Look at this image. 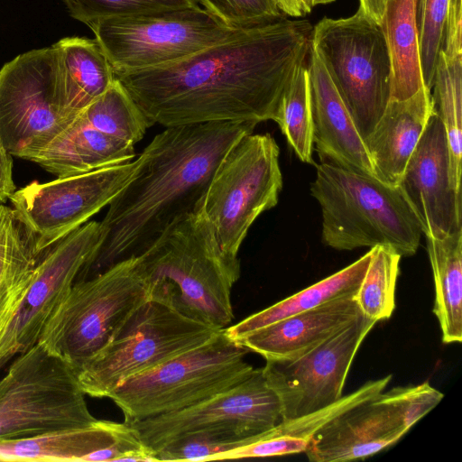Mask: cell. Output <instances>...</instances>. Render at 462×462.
Here are the masks:
<instances>
[{"label": "cell", "instance_id": "obj_1", "mask_svg": "<svg viewBox=\"0 0 462 462\" xmlns=\"http://www.w3.org/2000/svg\"><path fill=\"white\" fill-rule=\"evenodd\" d=\"M312 31L308 20L282 15L178 62L116 78L152 125L273 121Z\"/></svg>", "mask_w": 462, "mask_h": 462}, {"label": "cell", "instance_id": "obj_2", "mask_svg": "<svg viewBox=\"0 0 462 462\" xmlns=\"http://www.w3.org/2000/svg\"><path fill=\"white\" fill-rule=\"evenodd\" d=\"M255 124L214 122L165 127L136 158L135 171L108 204L103 242L77 281L139 255L199 206L218 162Z\"/></svg>", "mask_w": 462, "mask_h": 462}, {"label": "cell", "instance_id": "obj_3", "mask_svg": "<svg viewBox=\"0 0 462 462\" xmlns=\"http://www.w3.org/2000/svg\"><path fill=\"white\" fill-rule=\"evenodd\" d=\"M136 256L149 282L151 296L219 329L232 322L231 290L240 276V261L222 252L199 207L174 222Z\"/></svg>", "mask_w": 462, "mask_h": 462}, {"label": "cell", "instance_id": "obj_4", "mask_svg": "<svg viewBox=\"0 0 462 462\" xmlns=\"http://www.w3.org/2000/svg\"><path fill=\"white\" fill-rule=\"evenodd\" d=\"M310 194L321 208L324 245L337 250L385 245L401 256L416 253L421 226L399 186L321 162Z\"/></svg>", "mask_w": 462, "mask_h": 462}, {"label": "cell", "instance_id": "obj_5", "mask_svg": "<svg viewBox=\"0 0 462 462\" xmlns=\"http://www.w3.org/2000/svg\"><path fill=\"white\" fill-rule=\"evenodd\" d=\"M151 297L138 256L77 281L45 325L38 342L76 370L119 334Z\"/></svg>", "mask_w": 462, "mask_h": 462}, {"label": "cell", "instance_id": "obj_6", "mask_svg": "<svg viewBox=\"0 0 462 462\" xmlns=\"http://www.w3.org/2000/svg\"><path fill=\"white\" fill-rule=\"evenodd\" d=\"M248 352L224 328L206 343L126 380L107 398L121 409L125 422L177 411L246 379L254 369L245 360Z\"/></svg>", "mask_w": 462, "mask_h": 462}, {"label": "cell", "instance_id": "obj_7", "mask_svg": "<svg viewBox=\"0 0 462 462\" xmlns=\"http://www.w3.org/2000/svg\"><path fill=\"white\" fill-rule=\"evenodd\" d=\"M85 394L77 370L36 343L0 380V440L94 424Z\"/></svg>", "mask_w": 462, "mask_h": 462}, {"label": "cell", "instance_id": "obj_8", "mask_svg": "<svg viewBox=\"0 0 462 462\" xmlns=\"http://www.w3.org/2000/svg\"><path fill=\"white\" fill-rule=\"evenodd\" d=\"M220 330L151 296L110 344L77 369L79 384L86 394L107 398L126 380L206 343Z\"/></svg>", "mask_w": 462, "mask_h": 462}, {"label": "cell", "instance_id": "obj_9", "mask_svg": "<svg viewBox=\"0 0 462 462\" xmlns=\"http://www.w3.org/2000/svg\"><path fill=\"white\" fill-rule=\"evenodd\" d=\"M279 152L269 134L242 136L218 162L198 206L222 252L232 259H238L256 218L278 203L282 188Z\"/></svg>", "mask_w": 462, "mask_h": 462}, {"label": "cell", "instance_id": "obj_10", "mask_svg": "<svg viewBox=\"0 0 462 462\" xmlns=\"http://www.w3.org/2000/svg\"><path fill=\"white\" fill-rule=\"evenodd\" d=\"M311 46L365 140L391 100L392 62L381 25L359 8L349 17H324L313 27Z\"/></svg>", "mask_w": 462, "mask_h": 462}, {"label": "cell", "instance_id": "obj_11", "mask_svg": "<svg viewBox=\"0 0 462 462\" xmlns=\"http://www.w3.org/2000/svg\"><path fill=\"white\" fill-rule=\"evenodd\" d=\"M89 28L115 76L178 62L245 29L227 25L199 6L109 18Z\"/></svg>", "mask_w": 462, "mask_h": 462}, {"label": "cell", "instance_id": "obj_12", "mask_svg": "<svg viewBox=\"0 0 462 462\" xmlns=\"http://www.w3.org/2000/svg\"><path fill=\"white\" fill-rule=\"evenodd\" d=\"M56 51H28L0 69V139L14 156L26 160L76 117L60 107L55 92Z\"/></svg>", "mask_w": 462, "mask_h": 462}, {"label": "cell", "instance_id": "obj_13", "mask_svg": "<svg viewBox=\"0 0 462 462\" xmlns=\"http://www.w3.org/2000/svg\"><path fill=\"white\" fill-rule=\"evenodd\" d=\"M136 159L88 172L33 181L9 199L15 215L32 234L42 254L65 236L87 223L131 180Z\"/></svg>", "mask_w": 462, "mask_h": 462}, {"label": "cell", "instance_id": "obj_14", "mask_svg": "<svg viewBox=\"0 0 462 462\" xmlns=\"http://www.w3.org/2000/svg\"><path fill=\"white\" fill-rule=\"evenodd\" d=\"M282 421L279 398L261 368L254 369L235 386L195 405L126 423L155 456L165 445L188 434L222 430L251 437L268 431Z\"/></svg>", "mask_w": 462, "mask_h": 462}, {"label": "cell", "instance_id": "obj_15", "mask_svg": "<svg viewBox=\"0 0 462 462\" xmlns=\"http://www.w3.org/2000/svg\"><path fill=\"white\" fill-rule=\"evenodd\" d=\"M375 323L361 314L303 354L266 360L262 370L279 398L282 420L314 412L342 397L356 352Z\"/></svg>", "mask_w": 462, "mask_h": 462}, {"label": "cell", "instance_id": "obj_16", "mask_svg": "<svg viewBox=\"0 0 462 462\" xmlns=\"http://www.w3.org/2000/svg\"><path fill=\"white\" fill-rule=\"evenodd\" d=\"M103 239L101 222L88 221L42 254L14 318L0 337V368L38 342L48 320Z\"/></svg>", "mask_w": 462, "mask_h": 462}, {"label": "cell", "instance_id": "obj_17", "mask_svg": "<svg viewBox=\"0 0 462 462\" xmlns=\"http://www.w3.org/2000/svg\"><path fill=\"white\" fill-rule=\"evenodd\" d=\"M398 186L426 237L443 238L462 229L461 191L450 186L447 136L435 111Z\"/></svg>", "mask_w": 462, "mask_h": 462}, {"label": "cell", "instance_id": "obj_18", "mask_svg": "<svg viewBox=\"0 0 462 462\" xmlns=\"http://www.w3.org/2000/svg\"><path fill=\"white\" fill-rule=\"evenodd\" d=\"M392 405L378 395L339 414L310 439L311 462H343L373 456L407 433Z\"/></svg>", "mask_w": 462, "mask_h": 462}, {"label": "cell", "instance_id": "obj_19", "mask_svg": "<svg viewBox=\"0 0 462 462\" xmlns=\"http://www.w3.org/2000/svg\"><path fill=\"white\" fill-rule=\"evenodd\" d=\"M308 58L313 143L321 162L374 176L365 141L324 62L312 46Z\"/></svg>", "mask_w": 462, "mask_h": 462}, {"label": "cell", "instance_id": "obj_20", "mask_svg": "<svg viewBox=\"0 0 462 462\" xmlns=\"http://www.w3.org/2000/svg\"><path fill=\"white\" fill-rule=\"evenodd\" d=\"M354 295L289 316L236 341L265 360L294 357L323 342L362 314Z\"/></svg>", "mask_w": 462, "mask_h": 462}, {"label": "cell", "instance_id": "obj_21", "mask_svg": "<svg viewBox=\"0 0 462 462\" xmlns=\"http://www.w3.org/2000/svg\"><path fill=\"white\" fill-rule=\"evenodd\" d=\"M434 113L426 86L409 98L391 99L373 132L364 141L374 177L398 186L405 167Z\"/></svg>", "mask_w": 462, "mask_h": 462}, {"label": "cell", "instance_id": "obj_22", "mask_svg": "<svg viewBox=\"0 0 462 462\" xmlns=\"http://www.w3.org/2000/svg\"><path fill=\"white\" fill-rule=\"evenodd\" d=\"M134 157V145L95 129L80 112L47 145L26 160L60 178L127 162Z\"/></svg>", "mask_w": 462, "mask_h": 462}, {"label": "cell", "instance_id": "obj_23", "mask_svg": "<svg viewBox=\"0 0 462 462\" xmlns=\"http://www.w3.org/2000/svg\"><path fill=\"white\" fill-rule=\"evenodd\" d=\"M52 46L57 101L67 116L75 117L114 83L116 76L95 38L65 37Z\"/></svg>", "mask_w": 462, "mask_h": 462}, {"label": "cell", "instance_id": "obj_24", "mask_svg": "<svg viewBox=\"0 0 462 462\" xmlns=\"http://www.w3.org/2000/svg\"><path fill=\"white\" fill-rule=\"evenodd\" d=\"M126 422L94 424L34 437L0 440V461L72 462L107 448L130 430Z\"/></svg>", "mask_w": 462, "mask_h": 462}, {"label": "cell", "instance_id": "obj_25", "mask_svg": "<svg viewBox=\"0 0 462 462\" xmlns=\"http://www.w3.org/2000/svg\"><path fill=\"white\" fill-rule=\"evenodd\" d=\"M41 255L13 208L0 205V337L23 300Z\"/></svg>", "mask_w": 462, "mask_h": 462}, {"label": "cell", "instance_id": "obj_26", "mask_svg": "<svg viewBox=\"0 0 462 462\" xmlns=\"http://www.w3.org/2000/svg\"><path fill=\"white\" fill-rule=\"evenodd\" d=\"M370 258L371 251L369 250L342 270L250 315L235 325L226 327L225 331L231 338L236 340L289 316L311 310L340 297L356 294L365 276Z\"/></svg>", "mask_w": 462, "mask_h": 462}, {"label": "cell", "instance_id": "obj_27", "mask_svg": "<svg viewBox=\"0 0 462 462\" xmlns=\"http://www.w3.org/2000/svg\"><path fill=\"white\" fill-rule=\"evenodd\" d=\"M435 283L436 315L445 344L462 340V229L443 238L427 237Z\"/></svg>", "mask_w": 462, "mask_h": 462}, {"label": "cell", "instance_id": "obj_28", "mask_svg": "<svg viewBox=\"0 0 462 462\" xmlns=\"http://www.w3.org/2000/svg\"><path fill=\"white\" fill-rule=\"evenodd\" d=\"M381 27L392 62L391 99L409 98L425 86L420 62L416 0H389Z\"/></svg>", "mask_w": 462, "mask_h": 462}, {"label": "cell", "instance_id": "obj_29", "mask_svg": "<svg viewBox=\"0 0 462 462\" xmlns=\"http://www.w3.org/2000/svg\"><path fill=\"white\" fill-rule=\"evenodd\" d=\"M433 107L447 136L451 188L461 191L462 55L439 51L433 79Z\"/></svg>", "mask_w": 462, "mask_h": 462}, {"label": "cell", "instance_id": "obj_30", "mask_svg": "<svg viewBox=\"0 0 462 462\" xmlns=\"http://www.w3.org/2000/svg\"><path fill=\"white\" fill-rule=\"evenodd\" d=\"M87 122L99 132L135 145L152 125L116 78L114 83L81 111Z\"/></svg>", "mask_w": 462, "mask_h": 462}, {"label": "cell", "instance_id": "obj_31", "mask_svg": "<svg viewBox=\"0 0 462 462\" xmlns=\"http://www.w3.org/2000/svg\"><path fill=\"white\" fill-rule=\"evenodd\" d=\"M274 122L299 159L314 163L312 106L307 62L294 72L280 99Z\"/></svg>", "mask_w": 462, "mask_h": 462}, {"label": "cell", "instance_id": "obj_32", "mask_svg": "<svg viewBox=\"0 0 462 462\" xmlns=\"http://www.w3.org/2000/svg\"><path fill=\"white\" fill-rule=\"evenodd\" d=\"M365 276L354 295L365 317L376 322L389 319L395 308V288L401 255L393 248L376 245Z\"/></svg>", "mask_w": 462, "mask_h": 462}, {"label": "cell", "instance_id": "obj_33", "mask_svg": "<svg viewBox=\"0 0 462 462\" xmlns=\"http://www.w3.org/2000/svg\"><path fill=\"white\" fill-rule=\"evenodd\" d=\"M232 430H207L178 438L155 453L156 461H211L230 450L257 440Z\"/></svg>", "mask_w": 462, "mask_h": 462}, {"label": "cell", "instance_id": "obj_34", "mask_svg": "<svg viewBox=\"0 0 462 462\" xmlns=\"http://www.w3.org/2000/svg\"><path fill=\"white\" fill-rule=\"evenodd\" d=\"M69 15L88 25L109 18L199 7L198 0H63Z\"/></svg>", "mask_w": 462, "mask_h": 462}, {"label": "cell", "instance_id": "obj_35", "mask_svg": "<svg viewBox=\"0 0 462 462\" xmlns=\"http://www.w3.org/2000/svg\"><path fill=\"white\" fill-rule=\"evenodd\" d=\"M451 0H416V23L424 85L431 90Z\"/></svg>", "mask_w": 462, "mask_h": 462}, {"label": "cell", "instance_id": "obj_36", "mask_svg": "<svg viewBox=\"0 0 462 462\" xmlns=\"http://www.w3.org/2000/svg\"><path fill=\"white\" fill-rule=\"evenodd\" d=\"M219 20L236 28H249L284 15L274 0H198Z\"/></svg>", "mask_w": 462, "mask_h": 462}, {"label": "cell", "instance_id": "obj_37", "mask_svg": "<svg viewBox=\"0 0 462 462\" xmlns=\"http://www.w3.org/2000/svg\"><path fill=\"white\" fill-rule=\"evenodd\" d=\"M443 396L428 382L415 386L395 387L378 395L393 407L407 430L430 411Z\"/></svg>", "mask_w": 462, "mask_h": 462}, {"label": "cell", "instance_id": "obj_38", "mask_svg": "<svg viewBox=\"0 0 462 462\" xmlns=\"http://www.w3.org/2000/svg\"><path fill=\"white\" fill-rule=\"evenodd\" d=\"M309 441L297 437L273 434L271 430L244 447L220 455L217 460L285 456L305 452Z\"/></svg>", "mask_w": 462, "mask_h": 462}, {"label": "cell", "instance_id": "obj_39", "mask_svg": "<svg viewBox=\"0 0 462 462\" xmlns=\"http://www.w3.org/2000/svg\"><path fill=\"white\" fill-rule=\"evenodd\" d=\"M440 51L449 56L462 55V0H451Z\"/></svg>", "mask_w": 462, "mask_h": 462}, {"label": "cell", "instance_id": "obj_40", "mask_svg": "<svg viewBox=\"0 0 462 462\" xmlns=\"http://www.w3.org/2000/svg\"><path fill=\"white\" fill-rule=\"evenodd\" d=\"M15 190L12 154L0 139V203L9 199Z\"/></svg>", "mask_w": 462, "mask_h": 462}, {"label": "cell", "instance_id": "obj_41", "mask_svg": "<svg viewBox=\"0 0 462 462\" xmlns=\"http://www.w3.org/2000/svg\"><path fill=\"white\" fill-rule=\"evenodd\" d=\"M389 0H359V9L376 23L382 24Z\"/></svg>", "mask_w": 462, "mask_h": 462}, {"label": "cell", "instance_id": "obj_42", "mask_svg": "<svg viewBox=\"0 0 462 462\" xmlns=\"http://www.w3.org/2000/svg\"><path fill=\"white\" fill-rule=\"evenodd\" d=\"M280 11L286 16L299 18L310 13L303 0H274Z\"/></svg>", "mask_w": 462, "mask_h": 462}, {"label": "cell", "instance_id": "obj_43", "mask_svg": "<svg viewBox=\"0 0 462 462\" xmlns=\"http://www.w3.org/2000/svg\"><path fill=\"white\" fill-rule=\"evenodd\" d=\"M308 9L311 12L313 7L319 5H324V0H303Z\"/></svg>", "mask_w": 462, "mask_h": 462}, {"label": "cell", "instance_id": "obj_44", "mask_svg": "<svg viewBox=\"0 0 462 462\" xmlns=\"http://www.w3.org/2000/svg\"><path fill=\"white\" fill-rule=\"evenodd\" d=\"M335 0H324V5L334 2Z\"/></svg>", "mask_w": 462, "mask_h": 462}]
</instances>
